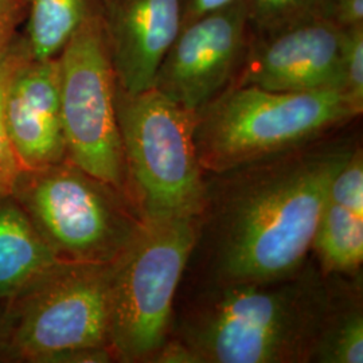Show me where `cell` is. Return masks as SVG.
Returning <instances> with one entry per match:
<instances>
[{
	"instance_id": "1",
	"label": "cell",
	"mask_w": 363,
	"mask_h": 363,
	"mask_svg": "<svg viewBox=\"0 0 363 363\" xmlns=\"http://www.w3.org/2000/svg\"><path fill=\"white\" fill-rule=\"evenodd\" d=\"M340 130L211 174L198 228L214 283L271 281L304 267L330 183L359 145Z\"/></svg>"
},
{
	"instance_id": "2",
	"label": "cell",
	"mask_w": 363,
	"mask_h": 363,
	"mask_svg": "<svg viewBox=\"0 0 363 363\" xmlns=\"http://www.w3.org/2000/svg\"><path fill=\"white\" fill-rule=\"evenodd\" d=\"M334 307L323 277L304 267L271 281L214 283L155 362H312Z\"/></svg>"
},
{
	"instance_id": "3",
	"label": "cell",
	"mask_w": 363,
	"mask_h": 363,
	"mask_svg": "<svg viewBox=\"0 0 363 363\" xmlns=\"http://www.w3.org/2000/svg\"><path fill=\"white\" fill-rule=\"evenodd\" d=\"M111 264L58 261L3 303L0 363L115 361Z\"/></svg>"
},
{
	"instance_id": "4",
	"label": "cell",
	"mask_w": 363,
	"mask_h": 363,
	"mask_svg": "<svg viewBox=\"0 0 363 363\" xmlns=\"http://www.w3.org/2000/svg\"><path fill=\"white\" fill-rule=\"evenodd\" d=\"M362 112L340 91L232 85L196 112V155L205 172L218 174L315 142L350 125Z\"/></svg>"
},
{
	"instance_id": "5",
	"label": "cell",
	"mask_w": 363,
	"mask_h": 363,
	"mask_svg": "<svg viewBox=\"0 0 363 363\" xmlns=\"http://www.w3.org/2000/svg\"><path fill=\"white\" fill-rule=\"evenodd\" d=\"M116 115L130 201L142 220L199 218L206 179L194 143L196 113L150 88L116 85Z\"/></svg>"
},
{
	"instance_id": "6",
	"label": "cell",
	"mask_w": 363,
	"mask_h": 363,
	"mask_svg": "<svg viewBox=\"0 0 363 363\" xmlns=\"http://www.w3.org/2000/svg\"><path fill=\"white\" fill-rule=\"evenodd\" d=\"M11 195L55 259L64 262L109 265L143 223L127 195L67 159L21 169Z\"/></svg>"
},
{
	"instance_id": "7",
	"label": "cell",
	"mask_w": 363,
	"mask_h": 363,
	"mask_svg": "<svg viewBox=\"0 0 363 363\" xmlns=\"http://www.w3.org/2000/svg\"><path fill=\"white\" fill-rule=\"evenodd\" d=\"M199 218L143 220L111 264L109 337L115 361L155 362L169 340L177 289L198 242Z\"/></svg>"
},
{
	"instance_id": "8",
	"label": "cell",
	"mask_w": 363,
	"mask_h": 363,
	"mask_svg": "<svg viewBox=\"0 0 363 363\" xmlns=\"http://www.w3.org/2000/svg\"><path fill=\"white\" fill-rule=\"evenodd\" d=\"M58 61L66 159L130 199L117 123L116 77L99 13L79 27Z\"/></svg>"
},
{
	"instance_id": "9",
	"label": "cell",
	"mask_w": 363,
	"mask_h": 363,
	"mask_svg": "<svg viewBox=\"0 0 363 363\" xmlns=\"http://www.w3.org/2000/svg\"><path fill=\"white\" fill-rule=\"evenodd\" d=\"M250 39L242 0L198 16L182 27L157 67L152 88L199 112L233 85Z\"/></svg>"
},
{
	"instance_id": "10",
	"label": "cell",
	"mask_w": 363,
	"mask_h": 363,
	"mask_svg": "<svg viewBox=\"0 0 363 363\" xmlns=\"http://www.w3.org/2000/svg\"><path fill=\"white\" fill-rule=\"evenodd\" d=\"M340 45L342 28L328 19L250 34L233 85L292 93L342 91Z\"/></svg>"
},
{
	"instance_id": "11",
	"label": "cell",
	"mask_w": 363,
	"mask_h": 363,
	"mask_svg": "<svg viewBox=\"0 0 363 363\" xmlns=\"http://www.w3.org/2000/svg\"><path fill=\"white\" fill-rule=\"evenodd\" d=\"M18 57L4 94V124L22 169L66 159L58 58L35 61L18 35Z\"/></svg>"
},
{
	"instance_id": "12",
	"label": "cell",
	"mask_w": 363,
	"mask_h": 363,
	"mask_svg": "<svg viewBox=\"0 0 363 363\" xmlns=\"http://www.w3.org/2000/svg\"><path fill=\"white\" fill-rule=\"evenodd\" d=\"M186 0H99V18L116 85L152 88L157 67L183 26Z\"/></svg>"
},
{
	"instance_id": "13",
	"label": "cell",
	"mask_w": 363,
	"mask_h": 363,
	"mask_svg": "<svg viewBox=\"0 0 363 363\" xmlns=\"http://www.w3.org/2000/svg\"><path fill=\"white\" fill-rule=\"evenodd\" d=\"M55 262L13 195L0 199V301H9Z\"/></svg>"
},
{
	"instance_id": "14",
	"label": "cell",
	"mask_w": 363,
	"mask_h": 363,
	"mask_svg": "<svg viewBox=\"0 0 363 363\" xmlns=\"http://www.w3.org/2000/svg\"><path fill=\"white\" fill-rule=\"evenodd\" d=\"M99 0H27L26 28L21 38L31 60L58 58L91 15Z\"/></svg>"
},
{
	"instance_id": "15",
	"label": "cell",
	"mask_w": 363,
	"mask_h": 363,
	"mask_svg": "<svg viewBox=\"0 0 363 363\" xmlns=\"http://www.w3.org/2000/svg\"><path fill=\"white\" fill-rule=\"evenodd\" d=\"M311 250L325 274H351L363 261V217L327 199L318 220Z\"/></svg>"
},
{
	"instance_id": "16",
	"label": "cell",
	"mask_w": 363,
	"mask_h": 363,
	"mask_svg": "<svg viewBox=\"0 0 363 363\" xmlns=\"http://www.w3.org/2000/svg\"><path fill=\"white\" fill-rule=\"evenodd\" d=\"M242 3L253 35L271 34L313 21H333L331 0H242Z\"/></svg>"
},
{
	"instance_id": "17",
	"label": "cell",
	"mask_w": 363,
	"mask_h": 363,
	"mask_svg": "<svg viewBox=\"0 0 363 363\" xmlns=\"http://www.w3.org/2000/svg\"><path fill=\"white\" fill-rule=\"evenodd\" d=\"M313 362L362 363L363 315L361 307L331 312L316 343Z\"/></svg>"
},
{
	"instance_id": "18",
	"label": "cell",
	"mask_w": 363,
	"mask_h": 363,
	"mask_svg": "<svg viewBox=\"0 0 363 363\" xmlns=\"http://www.w3.org/2000/svg\"><path fill=\"white\" fill-rule=\"evenodd\" d=\"M18 35L15 34L9 46L0 54V199L13 194V184L22 169L13 152L4 124V94L18 57Z\"/></svg>"
},
{
	"instance_id": "19",
	"label": "cell",
	"mask_w": 363,
	"mask_h": 363,
	"mask_svg": "<svg viewBox=\"0 0 363 363\" xmlns=\"http://www.w3.org/2000/svg\"><path fill=\"white\" fill-rule=\"evenodd\" d=\"M342 91L363 111V25L342 28Z\"/></svg>"
},
{
	"instance_id": "20",
	"label": "cell",
	"mask_w": 363,
	"mask_h": 363,
	"mask_svg": "<svg viewBox=\"0 0 363 363\" xmlns=\"http://www.w3.org/2000/svg\"><path fill=\"white\" fill-rule=\"evenodd\" d=\"M328 201L363 217V155L361 144L335 174L328 187Z\"/></svg>"
},
{
	"instance_id": "21",
	"label": "cell",
	"mask_w": 363,
	"mask_h": 363,
	"mask_svg": "<svg viewBox=\"0 0 363 363\" xmlns=\"http://www.w3.org/2000/svg\"><path fill=\"white\" fill-rule=\"evenodd\" d=\"M27 0H0V54L9 46L16 27L25 21Z\"/></svg>"
},
{
	"instance_id": "22",
	"label": "cell",
	"mask_w": 363,
	"mask_h": 363,
	"mask_svg": "<svg viewBox=\"0 0 363 363\" xmlns=\"http://www.w3.org/2000/svg\"><path fill=\"white\" fill-rule=\"evenodd\" d=\"M331 10L340 28L363 25V0H331Z\"/></svg>"
},
{
	"instance_id": "23",
	"label": "cell",
	"mask_w": 363,
	"mask_h": 363,
	"mask_svg": "<svg viewBox=\"0 0 363 363\" xmlns=\"http://www.w3.org/2000/svg\"><path fill=\"white\" fill-rule=\"evenodd\" d=\"M233 0H186L184 15H183V26L193 22L198 16L222 7ZM182 26V27H183Z\"/></svg>"
},
{
	"instance_id": "24",
	"label": "cell",
	"mask_w": 363,
	"mask_h": 363,
	"mask_svg": "<svg viewBox=\"0 0 363 363\" xmlns=\"http://www.w3.org/2000/svg\"><path fill=\"white\" fill-rule=\"evenodd\" d=\"M3 311H4V306L0 301V343H1V327H3Z\"/></svg>"
}]
</instances>
